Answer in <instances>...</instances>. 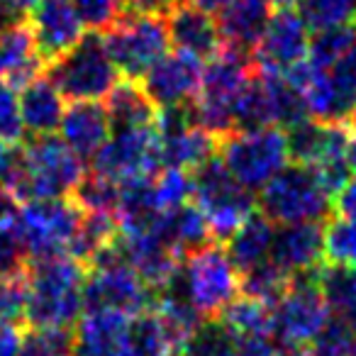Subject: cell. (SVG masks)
Returning a JSON list of instances; mask_svg holds the SVG:
<instances>
[{"instance_id": "cell-7", "label": "cell", "mask_w": 356, "mask_h": 356, "mask_svg": "<svg viewBox=\"0 0 356 356\" xmlns=\"http://www.w3.org/2000/svg\"><path fill=\"white\" fill-rule=\"evenodd\" d=\"M330 317L332 310L320 291V266L296 273L271 305V337L281 344L310 346Z\"/></svg>"}, {"instance_id": "cell-49", "label": "cell", "mask_w": 356, "mask_h": 356, "mask_svg": "<svg viewBox=\"0 0 356 356\" xmlns=\"http://www.w3.org/2000/svg\"><path fill=\"white\" fill-rule=\"evenodd\" d=\"M22 171H25V144L0 142V186L13 191Z\"/></svg>"}, {"instance_id": "cell-58", "label": "cell", "mask_w": 356, "mask_h": 356, "mask_svg": "<svg viewBox=\"0 0 356 356\" xmlns=\"http://www.w3.org/2000/svg\"><path fill=\"white\" fill-rule=\"evenodd\" d=\"M268 3H271L273 8H293V6H298V0H268Z\"/></svg>"}, {"instance_id": "cell-32", "label": "cell", "mask_w": 356, "mask_h": 356, "mask_svg": "<svg viewBox=\"0 0 356 356\" xmlns=\"http://www.w3.org/2000/svg\"><path fill=\"white\" fill-rule=\"evenodd\" d=\"M171 354H176V344H173L166 325H163L156 312L147 310L129 317L124 356H171Z\"/></svg>"}, {"instance_id": "cell-5", "label": "cell", "mask_w": 356, "mask_h": 356, "mask_svg": "<svg viewBox=\"0 0 356 356\" xmlns=\"http://www.w3.org/2000/svg\"><path fill=\"white\" fill-rule=\"evenodd\" d=\"M259 213L266 215L273 225L322 222L332 213V198L310 166L291 163L261 188Z\"/></svg>"}, {"instance_id": "cell-6", "label": "cell", "mask_w": 356, "mask_h": 356, "mask_svg": "<svg viewBox=\"0 0 356 356\" xmlns=\"http://www.w3.org/2000/svg\"><path fill=\"white\" fill-rule=\"evenodd\" d=\"M218 156L237 184L247 191H259L286 168L291 154L283 129L261 127L252 132H232L220 139Z\"/></svg>"}, {"instance_id": "cell-1", "label": "cell", "mask_w": 356, "mask_h": 356, "mask_svg": "<svg viewBox=\"0 0 356 356\" xmlns=\"http://www.w3.org/2000/svg\"><path fill=\"white\" fill-rule=\"evenodd\" d=\"M88 268L69 254L30 261L25 322L32 330L71 327L83 315V283Z\"/></svg>"}, {"instance_id": "cell-19", "label": "cell", "mask_w": 356, "mask_h": 356, "mask_svg": "<svg viewBox=\"0 0 356 356\" xmlns=\"http://www.w3.org/2000/svg\"><path fill=\"white\" fill-rule=\"evenodd\" d=\"M122 261L152 288L154 293L173 276L181 264L178 254L168 244H163L154 232H122L115 239Z\"/></svg>"}, {"instance_id": "cell-43", "label": "cell", "mask_w": 356, "mask_h": 356, "mask_svg": "<svg viewBox=\"0 0 356 356\" xmlns=\"http://www.w3.org/2000/svg\"><path fill=\"white\" fill-rule=\"evenodd\" d=\"M325 261L356 266V220L334 218L325 227Z\"/></svg>"}, {"instance_id": "cell-38", "label": "cell", "mask_w": 356, "mask_h": 356, "mask_svg": "<svg viewBox=\"0 0 356 356\" xmlns=\"http://www.w3.org/2000/svg\"><path fill=\"white\" fill-rule=\"evenodd\" d=\"M237 334L220 317L203 320L178 349V356H232Z\"/></svg>"}, {"instance_id": "cell-35", "label": "cell", "mask_w": 356, "mask_h": 356, "mask_svg": "<svg viewBox=\"0 0 356 356\" xmlns=\"http://www.w3.org/2000/svg\"><path fill=\"white\" fill-rule=\"evenodd\" d=\"M264 79H266L268 98H271L273 127L291 129L312 118L305 93L296 83H291L286 76L276 74H264Z\"/></svg>"}, {"instance_id": "cell-60", "label": "cell", "mask_w": 356, "mask_h": 356, "mask_svg": "<svg viewBox=\"0 0 356 356\" xmlns=\"http://www.w3.org/2000/svg\"><path fill=\"white\" fill-rule=\"evenodd\" d=\"M346 356H356V339H354V344L349 346V351H346Z\"/></svg>"}, {"instance_id": "cell-24", "label": "cell", "mask_w": 356, "mask_h": 356, "mask_svg": "<svg viewBox=\"0 0 356 356\" xmlns=\"http://www.w3.org/2000/svg\"><path fill=\"white\" fill-rule=\"evenodd\" d=\"M271 15L273 6L268 0H232L225 10L218 13V25L225 47L252 54Z\"/></svg>"}, {"instance_id": "cell-11", "label": "cell", "mask_w": 356, "mask_h": 356, "mask_svg": "<svg viewBox=\"0 0 356 356\" xmlns=\"http://www.w3.org/2000/svg\"><path fill=\"white\" fill-rule=\"evenodd\" d=\"M154 298L156 293L127 264L88 268L83 283V312L103 310L134 317L152 310Z\"/></svg>"}, {"instance_id": "cell-10", "label": "cell", "mask_w": 356, "mask_h": 356, "mask_svg": "<svg viewBox=\"0 0 356 356\" xmlns=\"http://www.w3.org/2000/svg\"><path fill=\"white\" fill-rule=\"evenodd\" d=\"M184 271L191 300L205 320L220 317L225 307L239 296V271L222 244L213 242L186 257Z\"/></svg>"}, {"instance_id": "cell-28", "label": "cell", "mask_w": 356, "mask_h": 356, "mask_svg": "<svg viewBox=\"0 0 356 356\" xmlns=\"http://www.w3.org/2000/svg\"><path fill=\"white\" fill-rule=\"evenodd\" d=\"M105 110H108L113 132L154 127V120H156L159 113V108L144 93L142 86L129 79H122L115 83V88L105 98Z\"/></svg>"}, {"instance_id": "cell-12", "label": "cell", "mask_w": 356, "mask_h": 356, "mask_svg": "<svg viewBox=\"0 0 356 356\" xmlns=\"http://www.w3.org/2000/svg\"><path fill=\"white\" fill-rule=\"evenodd\" d=\"M90 166L115 181L156 176L161 171V139L154 127L113 132L93 156Z\"/></svg>"}, {"instance_id": "cell-14", "label": "cell", "mask_w": 356, "mask_h": 356, "mask_svg": "<svg viewBox=\"0 0 356 356\" xmlns=\"http://www.w3.org/2000/svg\"><path fill=\"white\" fill-rule=\"evenodd\" d=\"M302 93L315 120L349 122L356 110V44L330 69H312Z\"/></svg>"}, {"instance_id": "cell-3", "label": "cell", "mask_w": 356, "mask_h": 356, "mask_svg": "<svg viewBox=\"0 0 356 356\" xmlns=\"http://www.w3.org/2000/svg\"><path fill=\"white\" fill-rule=\"evenodd\" d=\"M47 79L69 100H103L120 81V71L105 49L103 32H88L47 66Z\"/></svg>"}, {"instance_id": "cell-36", "label": "cell", "mask_w": 356, "mask_h": 356, "mask_svg": "<svg viewBox=\"0 0 356 356\" xmlns=\"http://www.w3.org/2000/svg\"><path fill=\"white\" fill-rule=\"evenodd\" d=\"M71 200L83 215L100 213V215H115L118 218L120 205V181L110 176H103L98 171H86L79 186L71 193Z\"/></svg>"}, {"instance_id": "cell-22", "label": "cell", "mask_w": 356, "mask_h": 356, "mask_svg": "<svg viewBox=\"0 0 356 356\" xmlns=\"http://www.w3.org/2000/svg\"><path fill=\"white\" fill-rule=\"evenodd\" d=\"M129 317L120 312H83L74 330V356H124Z\"/></svg>"}, {"instance_id": "cell-39", "label": "cell", "mask_w": 356, "mask_h": 356, "mask_svg": "<svg viewBox=\"0 0 356 356\" xmlns=\"http://www.w3.org/2000/svg\"><path fill=\"white\" fill-rule=\"evenodd\" d=\"M354 44H356V22L317 30L315 35L310 37L307 64L317 71H325V69H330L332 64H337Z\"/></svg>"}, {"instance_id": "cell-2", "label": "cell", "mask_w": 356, "mask_h": 356, "mask_svg": "<svg viewBox=\"0 0 356 356\" xmlns=\"http://www.w3.org/2000/svg\"><path fill=\"white\" fill-rule=\"evenodd\" d=\"M86 173V161L61 137H32L25 144V171L13 193L20 203L69 198Z\"/></svg>"}, {"instance_id": "cell-33", "label": "cell", "mask_w": 356, "mask_h": 356, "mask_svg": "<svg viewBox=\"0 0 356 356\" xmlns=\"http://www.w3.org/2000/svg\"><path fill=\"white\" fill-rule=\"evenodd\" d=\"M320 291L332 315H339L356 330V266L325 261L320 266Z\"/></svg>"}, {"instance_id": "cell-55", "label": "cell", "mask_w": 356, "mask_h": 356, "mask_svg": "<svg viewBox=\"0 0 356 356\" xmlns=\"http://www.w3.org/2000/svg\"><path fill=\"white\" fill-rule=\"evenodd\" d=\"M273 356H310V346H300V344H281L278 341Z\"/></svg>"}, {"instance_id": "cell-9", "label": "cell", "mask_w": 356, "mask_h": 356, "mask_svg": "<svg viewBox=\"0 0 356 356\" xmlns=\"http://www.w3.org/2000/svg\"><path fill=\"white\" fill-rule=\"evenodd\" d=\"M81 213L74 200H32L22 203L13 218L17 234L30 252V261L64 257L81 225Z\"/></svg>"}, {"instance_id": "cell-54", "label": "cell", "mask_w": 356, "mask_h": 356, "mask_svg": "<svg viewBox=\"0 0 356 356\" xmlns=\"http://www.w3.org/2000/svg\"><path fill=\"white\" fill-rule=\"evenodd\" d=\"M176 3H178V0H127V13L166 17L168 10H171Z\"/></svg>"}, {"instance_id": "cell-15", "label": "cell", "mask_w": 356, "mask_h": 356, "mask_svg": "<svg viewBox=\"0 0 356 356\" xmlns=\"http://www.w3.org/2000/svg\"><path fill=\"white\" fill-rule=\"evenodd\" d=\"M30 30L44 66L64 56L86 35V25L71 0H40L30 13Z\"/></svg>"}, {"instance_id": "cell-23", "label": "cell", "mask_w": 356, "mask_h": 356, "mask_svg": "<svg viewBox=\"0 0 356 356\" xmlns=\"http://www.w3.org/2000/svg\"><path fill=\"white\" fill-rule=\"evenodd\" d=\"M163 244L173 249L181 259L200 252L203 247L213 244V232H210L208 218L195 203H184L178 208L163 210L161 218L156 220V227L152 229ZM218 244V242H215Z\"/></svg>"}, {"instance_id": "cell-48", "label": "cell", "mask_w": 356, "mask_h": 356, "mask_svg": "<svg viewBox=\"0 0 356 356\" xmlns=\"http://www.w3.org/2000/svg\"><path fill=\"white\" fill-rule=\"evenodd\" d=\"M27 307V278H0V322L20 325Z\"/></svg>"}, {"instance_id": "cell-45", "label": "cell", "mask_w": 356, "mask_h": 356, "mask_svg": "<svg viewBox=\"0 0 356 356\" xmlns=\"http://www.w3.org/2000/svg\"><path fill=\"white\" fill-rule=\"evenodd\" d=\"M156 198L161 210H171L178 205L188 203L193 198V176L184 168H163L154 176Z\"/></svg>"}, {"instance_id": "cell-41", "label": "cell", "mask_w": 356, "mask_h": 356, "mask_svg": "<svg viewBox=\"0 0 356 356\" xmlns=\"http://www.w3.org/2000/svg\"><path fill=\"white\" fill-rule=\"evenodd\" d=\"M298 15L307 30H327L356 22V0H298Z\"/></svg>"}, {"instance_id": "cell-56", "label": "cell", "mask_w": 356, "mask_h": 356, "mask_svg": "<svg viewBox=\"0 0 356 356\" xmlns=\"http://www.w3.org/2000/svg\"><path fill=\"white\" fill-rule=\"evenodd\" d=\"M191 3H195L198 8H203V10L213 13V15H218L220 10H225V8L232 3V0H191Z\"/></svg>"}, {"instance_id": "cell-31", "label": "cell", "mask_w": 356, "mask_h": 356, "mask_svg": "<svg viewBox=\"0 0 356 356\" xmlns=\"http://www.w3.org/2000/svg\"><path fill=\"white\" fill-rule=\"evenodd\" d=\"M261 127H273L271 98H268L264 74L254 71L247 86L232 100V129L234 132H252V129Z\"/></svg>"}, {"instance_id": "cell-30", "label": "cell", "mask_w": 356, "mask_h": 356, "mask_svg": "<svg viewBox=\"0 0 356 356\" xmlns=\"http://www.w3.org/2000/svg\"><path fill=\"white\" fill-rule=\"evenodd\" d=\"M161 139V137H159ZM220 139L200 127H188L173 137L161 139V171L163 168H184L195 171L200 163L218 154Z\"/></svg>"}, {"instance_id": "cell-16", "label": "cell", "mask_w": 356, "mask_h": 356, "mask_svg": "<svg viewBox=\"0 0 356 356\" xmlns=\"http://www.w3.org/2000/svg\"><path fill=\"white\" fill-rule=\"evenodd\" d=\"M200 76H203L200 59L184 54V51H173V54L161 56L142 76V88L156 108L188 105L198 95Z\"/></svg>"}, {"instance_id": "cell-4", "label": "cell", "mask_w": 356, "mask_h": 356, "mask_svg": "<svg viewBox=\"0 0 356 356\" xmlns=\"http://www.w3.org/2000/svg\"><path fill=\"white\" fill-rule=\"evenodd\" d=\"M191 176H193L195 205L208 218L213 239L218 244H225L237 232L239 225L254 215L257 200L252 191L234 181L218 154L200 163L195 171H191Z\"/></svg>"}, {"instance_id": "cell-59", "label": "cell", "mask_w": 356, "mask_h": 356, "mask_svg": "<svg viewBox=\"0 0 356 356\" xmlns=\"http://www.w3.org/2000/svg\"><path fill=\"white\" fill-rule=\"evenodd\" d=\"M15 3H17L20 8H25L27 13H32V10L37 8V3H40V0H15Z\"/></svg>"}, {"instance_id": "cell-34", "label": "cell", "mask_w": 356, "mask_h": 356, "mask_svg": "<svg viewBox=\"0 0 356 356\" xmlns=\"http://www.w3.org/2000/svg\"><path fill=\"white\" fill-rule=\"evenodd\" d=\"M118 234H120V222L115 215H100V213L83 215L79 229H76L74 239H71V244H69V249H66V254L88 268V264L93 261Z\"/></svg>"}, {"instance_id": "cell-47", "label": "cell", "mask_w": 356, "mask_h": 356, "mask_svg": "<svg viewBox=\"0 0 356 356\" xmlns=\"http://www.w3.org/2000/svg\"><path fill=\"white\" fill-rule=\"evenodd\" d=\"M25 124L20 115V98L15 88L0 81V142H22Z\"/></svg>"}, {"instance_id": "cell-21", "label": "cell", "mask_w": 356, "mask_h": 356, "mask_svg": "<svg viewBox=\"0 0 356 356\" xmlns=\"http://www.w3.org/2000/svg\"><path fill=\"white\" fill-rule=\"evenodd\" d=\"M61 139L79 154L83 161H93L105 142L113 134L108 110L98 100H74L66 105L59 124Z\"/></svg>"}, {"instance_id": "cell-53", "label": "cell", "mask_w": 356, "mask_h": 356, "mask_svg": "<svg viewBox=\"0 0 356 356\" xmlns=\"http://www.w3.org/2000/svg\"><path fill=\"white\" fill-rule=\"evenodd\" d=\"M22 330L20 325L0 322V356H20Z\"/></svg>"}, {"instance_id": "cell-18", "label": "cell", "mask_w": 356, "mask_h": 356, "mask_svg": "<svg viewBox=\"0 0 356 356\" xmlns=\"http://www.w3.org/2000/svg\"><path fill=\"white\" fill-rule=\"evenodd\" d=\"M268 259L288 276L322 266V261H325V227H322V222L278 225V229H273Z\"/></svg>"}, {"instance_id": "cell-17", "label": "cell", "mask_w": 356, "mask_h": 356, "mask_svg": "<svg viewBox=\"0 0 356 356\" xmlns=\"http://www.w3.org/2000/svg\"><path fill=\"white\" fill-rule=\"evenodd\" d=\"M168 40L176 51L208 61L225 47L220 25L213 13L203 10L191 0H178L166 15Z\"/></svg>"}, {"instance_id": "cell-51", "label": "cell", "mask_w": 356, "mask_h": 356, "mask_svg": "<svg viewBox=\"0 0 356 356\" xmlns=\"http://www.w3.org/2000/svg\"><path fill=\"white\" fill-rule=\"evenodd\" d=\"M276 344H271L268 337H237L232 356H273Z\"/></svg>"}, {"instance_id": "cell-26", "label": "cell", "mask_w": 356, "mask_h": 356, "mask_svg": "<svg viewBox=\"0 0 356 356\" xmlns=\"http://www.w3.org/2000/svg\"><path fill=\"white\" fill-rule=\"evenodd\" d=\"M44 61L40 59L32 37L30 22L0 35V81L13 88H25L35 79H40Z\"/></svg>"}, {"instance_id": "cell-52", "label": "cell", "mask_w": 356, "mask_h": 356, "mask_svg": "<svg viewBox=\"0 0 356 356\" xmlns=\"http://www.w3.org/2000/svg\"><path fill=\"white\" fill-rule=\"evenodd\" d=\"M339 218L356 220V176H351L344 184V188L334 195V205H332Z\"/></svg>"}, {"instance_id": "cell-50", "label": "cell", "mask_w": 356, "mask_h": 356, "mask_svg": "<svg viewBox=\"0 0 356 356\" xmlns=\"http://www.w3.org/2000/svg\"><path fill=\"white\" fill-rule=\"evenodd\" d=\"M30 22V13L20 8L15 0H0V35L8 30H15Z\"/></svg>"}, {"instance_id": "cell-25", "label": "cell", "mask_w": 356, "mask_h": 356, "mask_svg": "<svg viewBox=\"0 0 356 356\" xmlns=\"http://www.w3.org/2000/svg\"><path fill=\"white\" fill-rule=\"evenodd\" d=\"M20 115L25 132L32 137H47L54 134L64 118V95L47 76H40L25 88H20Z\"/></svg>"}, {"instance_id": "cell-61", "label": "cell", "mask_w": 356, "mask_h": 356, "mask_svg": "<svg viewBox=\"0 0 356 356\" xmlns=\"http://www.w3.org/2000/svg\"><path fill=\"white\" fill-rule=\"evenodd\" d=\"M349 124H351V127L356 129V110H354V113H351V118H349Z\"/></svg>"}, {"instance_id": "cell-57", "label": "cell", "mask_w": 356, "mask_h": 356, "mask_svg": "<svg viewBox=\"0 0 356 356\" xmlns=\"http://www.w3.org/2000/svg\"><path fill=\"white\" fill-rule=\"evenodd\" d=\"M346 161H349L351 171H356V137H351L349 147H346Z\"/></svg>"}, {"instance_id": "cell-42", "label": "cell", "mask_w": 356, "mask_h": 356, "mask_svg": "<svg viewBox=\"0 0 356 356\" xmlns=\"http://www.w3.org/2000/svg\"><path fill=\"white\" fill-rule=\"evenodd\" d=\"M20 356H74V330H30L22 334Z\"/></svg>"}, {"instance_id": "cell-46", "label": "cell", "mask_w": 356, "mask_h": 356, "mask_svg": "<svg viewBox=\"0 0 356 356\" xmlns=\"http://www.w3.org/2000/svg\"><path fill=\"white\" fill-rule=\"evenodd\" d=\"M88 32H105L127 13V0H71Z\"/></svg>"}, {"instance_id": "cell-37", "label": "cell", "mask_w": 356, "mask_h": 356, "mask_svg": "<svg viewBox=\"0 0 356 356\" xmlns=\"http://www.w3.org/2000/svg\"><path fill=\"white\" fill-rule=\"evenodd\" d=\"M220 320L237 337H271V305L237 296L222 310Z\"/></svg>"}, {"instance_id": "cell-8", "label": "cell", "mask_w": 356, "mask_h": 356, "mask_svg": "<svg viewBox=\"0 0 356 356\" xmlns=\"http://www.w3.org/2000/svg\"><path fill=\"white\" fill-rule=\"evenodd\" d=\"M105 49L113 64L129 81H139L161 56L168 54L166 17L124 13L113 27L103 32Z\"/></svg>"}, {"instance_id": "cell-27", "label": "cell", "mask_w": 356, "mask_h": 356, "mask_svg": "<svg viewBox=\"0 0 356 356\" xmlns=\"http://www.w3.org/2000/svg\"><path fill=\"white\" fill-rule=\"evenodd\" d=\"M154 176H137L120 181L118 222L122 232H152L161 218Z\"/></svg>"}, {"instance_id": "cell-44", "label": "cell", "mask_w": 356, "mask_h": 356, "mask_svg": "<svg viewBox=\"0 0 356 356\" xmlns=\"http://www.w3.org/2000/svg\"><path fill=\"white\" fill-rule=\"evenodd\" d=\"M27 268H30V252L25 242L17 234L13 220L3 222L0 225V278L25 276Z\"/></svg>"}, {"instance_id": "cell-20", "label": "cell", "mask_w": 356, "mask_h": 356, "mask_svg": "<svg viewBox=\"0 0 356 356\" xmlns=\"http://www.w3.org/2000/svg\"><path fill=\"white\" fill-rule=\"evenodd\" d=\"M288 154L293 163L315 166L334 156H346L351 142L349 122H325V120H305L288 129Z\"/></svg>"}, {"instance_id": "cell-29", "label": "cell", "mask_w": 356, "mask_h": 356, "mask_svg": "<svg viewBox=\"0 0 356 356\" xmlns=\"http://www.w3.org/2000/svg\"><path fill=\"white\" fill-rule=\"evenodd\" d=\"M273 242V222L261 213H254L247 218L232 237L225 242V252L229 254L234 268L239 273L268 261Z\"/></svg>"}, {"instance_id": "cell-13", "label": "cell", "mask_w": 356, "mask_h": 356, "mask_svg": "<svg viewBox=\"0 0 356 356\" xmlns=\"http://www.w3.org/2000/svg\"><path fill=\"white\" fill-rule=\"evenodd\" d=\"M310 47V30L293 8H278L273 10L261 40L252 51L254 69L261 74L283 76L307 59Z\"/></svg>"}, {"instance_id": "cell-40", "label": "cell", "mask_w": 356, "mask_h": 356, "mask_svg": "<svg viewBox=\"0 0 356 356\" xmlns=\"http://www.w3.org/2000/svg\"><path fill=\"white\" fill-rule=\"evenodd\" d=\"M288 281H291V276H288L286 271H281V268L268 259V261L239 273V293L247 298H254V300H259V302L273 305V302L286 293Z\"/></svg>"}]
</instances>
